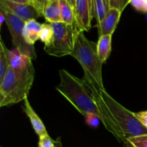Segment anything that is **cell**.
<instances>
[{
	"mask_svg": "<svg viewBox=\"0 0 147 147\" xmlns=\"http://www.w3.org/2000/svg\"><path fill=\"white\" fill-rule=\"evenodd\" d=\"M0 5L5 7L10 12L20 17L24 22L30 20H36L38 17H42L37 9L32 4H20L6 0H0Z\"/></svg>",
	"mask_w": 147,
	"mask_h": 147,
	"instance_id": "obj_8",
	"label": "cell"
},
{
	"mask_svg": "<svg viewBox=\"0 0 147 147\" xmlns=\"http://www.w3.org/2000/svg\"><path fill=\"white\" fill-rule=\"evenodd\" d=\"M111 41L112 35L101 36L98 38L97 43L98 54L103 64L110 56L111 51Z\"/></svg>",
	"mask_w": 147,
	"mask_h": 147,
	"instance_id": "obj_13",
	"label": "cell"
},
{
	"mask_svg": "<svg viewBox=\"0 0 147 147\" xmlns=\"http://www.w3.org/2000/svg\"><path fill=\"white\" fill-rule=\"evenodd\" d=\"M53 29V36L50 42L45 45L44 50L47 54L61 57L70 55L74 50L75 43L79 30L76 23L67 24L63 22L50 23Z\"/></svg>",
	"mask_w": 147,
	"mask_h": 147,
	"instance_id": "obj_5",
	"label": "cell"
},
{
	"mask_svg": "<svg viewBox=\"0 0 147 147\" xmlns=\"http://www.w3.org/2000/svg\"><path fill=\"white\" fill-rule=\"evenodd\" d=\"M5 22V17H4V14L0 11V26H2L3 23Z\"/></svg>",
	"mask_w": 147,
	"mask_h": 147,
	"instance_id": "obj_26",
	"label": "cell"
},
{
	"mask_svg": "<svg viewBox=\"0 0 147 147\" xmlns=\"http://www.w3.org/2000/svg\"><path fill=\"white\" fill-rule=\"evenodd\" d=\"M34 73L32 64L23 70L9 67L0 83V107L24 101L32 86Z\"/></svg>",
	"mask_w": 147,
	"mask_h": 147,
	"instance_id": "obj_3",
	"label": "cell"
},
{
	"mask_svg": "<svg viewBox=\"0 0 147 147\" xmlns=\"http://www.w3.org/2000/svg\"><path fill=\"white\" fill-rule=\"evenodd\" d=\"M10 51L7 48L2 39H0V83L10 67Z\"/></svg>",
	"mask_w": 147,
	"mask_h": 147,
	"instance_id": "obj_14",
	"label": "cell"
},
{
	"mask_svg": "<svg viewBox=\"0 0 147 147\" xmlns=\"http://www.w3.org/2000/svg\"><path fill=\"white\" fill-rule=\"evenodd\" d=\"M43 17L50 23H56L62 22L60 14V0H53L50 1L45 9Z\"/></svg>",
	"mask_w": 147,
	"mask_h": 147,
	"instance_id": "obj_12",
	"label": "cell"
},
{
	"mask_svg": "<svg viewBox=\"0 0 147 147\" xmlns=\"http://www.w3.org/2000/svg\"><path fill=\"white\" fill-rule=\"evenodd\" d=\"M53 1V0H50V1Z\"/></svg>",
	"mask_w": 147,
	"mask_h": 147,
	"instance_id": "obj_30",
	"label": "cell"
},
{
	"mask_svg": "<svg viewBox=\"0 0 147 147\" xmlns=\"http://www.w3.org/2000/svg\"><path fill=\"white\" fill-rule=\"evenodd\" d=\"M136 117L142 123V124L147 129V111H146L139 112V113H135Z\"/></svg>",
	"mask_w": 147,
	"mask_h": 147,
	"instance_id": "obj_24",
	"label": "cell"
},
{
	"mask_svg": "<svg viewBox=\"0 0 147 147\" xmlns=\"http://www.w3.org/2000/svg\"><path fill=\"white\" fill-rule=\"evenodd\" d=\"M60 7L62 22L67 24H75L74 9L67 0H60Z\"/></svg>",
	"mask_w": 147,
	"mask_h": 147,
	"instance_id": "obj_15",
	"label": "cell"
},
{
	"mask_svg": "<svg viewBox=\"0 0 147 147\" xmlns=\"http://www.w3.org/2000/svg\"><path fill=\"white\" fill-rule=\"evenodd\" d=\"M130 4L138 11L147 12V0H131Z\"/></svg>",
	"mask_w": 147,
	"mask_h": 147,
	"instance_id": "obj_22",
	"label": "cell"
},
{
	"mask_svg": "<svg viewBox=\"0 0 147 147\" xmlns=\"http://www.w3.org/2000/svg\"><path fill=\"white\" fill-rule=\"evenodd\" d=\"M100 96L121 131L124 144L128 139L147 134V129L139 121L135 113H132L118 103L106 90H102Z\"/></svg>",
	"mask_w": 147,
	"mask_h": 147,
	"instance_id": "obj_4",
	"label": "cell"
},
{
	"mask_svg": "<svg viewBox=\"0 0 147 147\" xmlns=\"http://www.w3.org/2000/svg\"><path fill=\"white\" fill-rule=\"evenodd\" d=\"M125 145L126 147H147V134L128 139Z\"/></svg>",
	"mask_w": 147,
	"mask_h": 147,
	"instance_id": "obj_17",
	"label": "cell"
},
{
	"mask_svg": "<svg viewBox=\"0 0 147 147\" xmlns=\"http://www.w3.org/2000/svg\"><path fill=\"white\" fill-rule=\"evenodd\" d=\"M93 2L94 17L97 23H99L106 17L110 9V6L105 0H93Z\"/></svg>",
	"mask_w": 147,
	"mask_h": 147,
	"instance_id": "obj_16",
	"label": "cell"
},
{
	"mask_svg": "<svg viewBox=\"0 0 147 147\" xmlns=\"http://www.w3.org/2000/svg\"><path fill=\"white\" fill-rule=\"evenodd\" d=\"M59 74L60 80L58 86H56V90L83 116L96 115L105 128L109 132H113L117 127L113 116L107 106L100 108L98 106L87 83L83 79L78 78L66 70H59Z\"/></svg>",
	"mask_w": 147,
	"mask_h": 147,
	"instance_id": "obj_1",
	"label": "cell"
},
{
	"mask_svg": "<svg viewBox=\"0 0 147 147\" xmlns=\"http://www.w3.org/2000/svg\"><path fill=\"white\" fill-rule=\"evenodd\" d=\"M50 0H32V4L34 7L37 9V11L42 17H43V13L45 9L50 3Z\"/></svg>",
	"mask_w": 147,
	"mask_h": 147,
	"instance_id": "obj_21",
	"label": "cell"
},
{
	"mask_svg": "<svg viewBox=\"0 0 147 147\" xmlns=\"http://www.w3.org/2000/svg\"><path fill=\"white\" fill-rule=\"evenodd\" d=\"M105 1H106V2H107V3H108V4H109V0H105ZM109 6H110V5H109Z\"/></svg>",
	"mask_w": 147,
	"mask_h": 147,
	"instance_id": "obj_29",
	"label": "cell"
},
{
	"mask_svg": "<svg viewBox=\"0 0 147 147\" xmlns=\"http://www.w3.org/2000/svg\"><path fill=\"white\" fill-rule=\"evenodd\" d=\"M55 147H62V144L61 142H60V138H58V139L55 142Z\"/></svg>",
	"mask_w": 147,
	"mask_h": 147,
	"instance_id": "obj_28",
	"label": "cell"
},
{
	"mask_svg": "<svg viewBox=\"0 0 147 147\" xmlns=\"http://www.w3.org/2000/svg\"><path fill=\"white\" fill-rule=\"evenodd\" d=\"M0 11L5 17V22L11 34L13 45L16 50L22 55L31 57L32 60L36 59L37 55L34 47L29 45L24 38V29L26 22L10 12L1 5H0Z\"/></svg>",
	"mask_w": 147,
	"mask_h": 147,
	"instance_id": "obj_6",
	"label": "cell"
},
{
	"mask_svg": "<svg viewBox=\"0 0 147 147\" xmlns=\"http://www.w3.org/2000/svg\"><path fill=\"white\" fill-rule=\"evenodd\" d=\"M121 12L115 8H110L107 14L101 22L97 23L99 37L105 35H112L120 20Z\"/></svg>",
	"mask_w": 147,
	"mask_h": 147,
	"instance_id": "obj_9",
	"label": "cell"
},
{
	"mask_svg": "<svg viewBox=\"0 0 147 147\" xmlns=\"http://www.w3.org/2000/svg\"><path fill=\"white\" fill-rule=\"evenodd\" d=\"M53 36V29L50 24H42L41 32L40 35V40H41L45 45L50 42Z\"/></svg>",
	"mask_w": 147,
	"mask_h": 147,
	"instance_id": "obj_18",
	"label": "cell"
},
{
	"mask_svg": "<svg viewBox=\"0 0 147 147\" xmlns=\"http://www.w3.org/2000/svg\"><path fill=\"white\" fill-rule=\"evenodd\" d=\"M42 28V24L37 22L36 20H30L26 22L24 29V36L26 42L30 45H34V43L40 40V32Z\"/></svg>",
	"mask_w": 147,
	"mask_h": 147,
	"instance_id": "obj_11",
	"label": "cell"
},
{
	"mask_svg": "<svg viewBox=\"0 0 147 147\" xmlns=\"http://www.w3.org/2000/svg\"><path fill=\"white\" fill-rule=\"evenodd\" d=\"M6 1H11V2L14 3H20V4H32V3L30 1V0H6Z\"/></svg>",
	"mask_w": 147,
	"mask_h": 147,
	"instance_id": "obj_25",
	"label": "cell"
},
{
	"mask_svg": "<svg viewBox=\"0 0 147 147\" xmlns=\"http://www.w3.org/2000/svg\"><path fill=\"white\" fill-rule=\"evenodd\" d=\"M70 56L77 60L83 67V80L93 85L100 93L106 90L102 78L103 63L98 54L97 44L89 40L83 31H79L78 33L74 50Z\"/></svg>",
	"mask_w": 147,
	"mask_h": 147,
	"instance_id": "obj_2",
	"label": "cell"
},
{
	"mask_svg": "<svg viewBox=\"0 0 147 147\" xmlns=\"http://www.w3.org/2000/svg\"><path fill=\"white\" fill-rule=\"evenodd\" d=\"M76 0H67V1L68 2V4H70L72 7H73V9H74L75 5H76Z\"/></svg>",
	"mask_w": 147,
	"mask_h": 147,
	"instance_id": "obj_27",
	"label": "cell"
},
{
	"mask_svg": "<svg viewBox=\"0 0 147 147\" xmlns=\"http://www.w3.org/2000/svg\"><path fill=\"white\" fill-rule=\"evenodd\" d=\"M75 22L81 31H88L94 17L93 0H76L74 7Z\"/></svg>",
	"mask_w": 147,
	"mask_h": 147,
	"instance_id": "obj_7",
	"label": "cell"
},
{
	"mask_svg": "<svg viewBox=\"0 0 147 147\" xmlns=\"http://www.w3.org/2000/svg\"><path fill=\"white\" fill-rule=\"evenodd\" d=\"M86 123L89 126L93 128H96L100 123V119L98 116L95 114H88L86 116Z\"/></svg>",
	"mask_w": 147,
	"mask_h": 147,
	"instance_id": "obj_23",
	"label": "cell"
},
{
	"mask_svg": "<svg viewBox=\"0 0 147 147\" xmlns=\"http://www.w3.org/2000/svg\"><path fill=\"white\" fill-rule=\"evenodd\" d=\"M23 111L25 113V114L27 115V117L30 119L33 129L39 136L47 134V130H46L44 123H43L40 118L39 117L38 115L36 113V112L34 111V109L31 106L30 101L28 100V98H26L24 99Z\"/></svg>",
	"mask_w": 147,
	"mask_h": 147,
	"instance_id": "obj_10",
	"label": "cell"
},
{
	"mask_svg": "<svg viewBox=\"0 0 147 147\" xmlns=\"http://www.w3.org/2000/svg\"><path fill=\"white\" fill-rule=\"evenodd\" d=\"M146 20H147V16H146Z\"/></svg>",
	"mask_w": 147,
	"mask_h": 147,
	"instance_id": "obj_31",
	"label": "cell"
},
{
	"mask_svg": "<svg viewBox=\"0 0 147 147\" xmlns=\"http://www.w3.org/2000/svg\"><path fill=\"white\" fill-rule=\"evenodd\" d=\"M130 2L131 0H109V5L110 8L117 9L122 13Z\"/></svg>",
	"mask_w": 147,
	"mask_h": 147,
	"instance_id": "obj_19",
	"label": "cell"
},
{
	"mask_svg": "<svg viewBox=\"0 0 147 147\" xmlns=\"http://www.w3.org/2000/svg\"><path fill=\"white\" fill-rule=\"evenodd\" d=\"M38 147H55V144L54 141L47 134L39 136Z\"/></svg>",
	"mask_w": 147,
	"mask_h": 147,
	"instance_id": "obj_20",
	"label": "cell"
}]
</instances>
